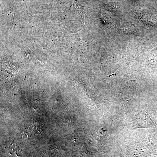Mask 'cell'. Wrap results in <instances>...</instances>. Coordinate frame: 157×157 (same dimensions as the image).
<instances>
[{
  "label": "cell",
  "mask_w": 157,
  "mask_h": 157,
  "mask_svg": "<svg viewBox=\"0 0 157 157\" xmlns=\"http://www.w3.org/2000/svg\"><path fill=\"white\" fill-rule=\"evenodd\" d=\"M121 31L124 33L128 34H133L135 33L136 29L134 25L130 22H126L123 25Z\"/></svg>",
  "instance_id": "6da1fadb"
},
{
  "label": "cell",
  "mask_w": 157,
  "mask_h": 157,
  "mask_svg": "<svg viewBox=\"0 0 157 157\" xmlns=\"http://www.w3.org/2000/svg\"><path fill=\"white\" fill-rule=\"evenodd\" d=\"M105 9L110 11H117L120 8V5L118 3L111 2L107 4L105 6Z\"/></svg>",
  "instance_id": "7a4b0ae2"
}]
</instances>
